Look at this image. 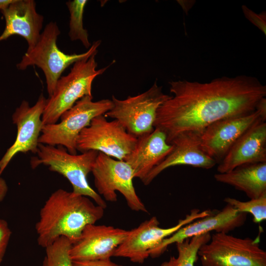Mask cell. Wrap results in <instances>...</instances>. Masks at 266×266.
I'll return each instance as SVG.
<instances>
[{"instance_id": "cell-14", "label": "cell", "mask_w": 266, "mask_h": 266, "mask_svg": "<svg viewBox=\"0 0 266 266\" xmlns=\"http://www.w3.org/2000/svg\"><path fill=\"white\" fill-rule=\"evenodd\" d=\"M247 214L238 212L233 206L227 204L221 210L217 212H212L208 216L192 222L163 239L158 246L150 252V256L158 257L166 250L169 245L196 235L209 233L211 231L228 233L243 225L246 220Z\"/></svg>"}, {"instance_id": "cell-10", "label": "cell", "mask_w": 266, "mask_h": 266, "mask_svg": "<svg viewBox=\"0 0 266 266\" xmlns=\"http://www.w3.org/2000/svg\"><path fill=\"white\" fill-rule=\"evenodd\" d=\"M137 138L129 133L117 120L108 121L104 115L94 118L80 133L77 150H94L124 161L134 148Z\"/></svg>"}, {"instance_id": "cell-23", "label": "cell", "mask_w": 266, "mask_h": 266, "mask_svg": "<svg viewBox=\"0 0 266 266\" xmlns=\"http://www.w3.org/2000/svg\"><path fill=\"white\" fill-rule=\"evenodd\" d=\"M72 243L65 237H60L45 249L42 266H73L70 256Z\"/></svg>"}, {"instance_id": "cell-13", "label": "cell", "mask_w": 266, "mask_h": 266, "mask_svg": "<svg viewBox=\"0 0 266 266\" xmlns=\"http://www.w3.org/2000/svg\"><path fill=\"white\" fill-rule=\"evenodd\" d=\"M46 101L47 99L41 93L33 106L24 100L16 108L12 119L17 127V135L12 145L0 159V176L16 154L28 152L36 154L43 127L42 116Z\"/></svg>"}, {"instance_id": "cell-17", "label": "cell", "mask_w": 266, "mask_h": 266, "mask_svg": "<svg viewBox=\"0 0 266 266\" xmlns=\"http://www.w3.org/2000/svg\"><path fill=\"white\" fill-rule=\"evenodd\" d=\"M200 135L194 133H183L171 141V152L148 174L143 183L149 185L153 179L166 169L176 166L187 165L210 169L217 164L201 149Z\"/></svg>"}, {"instance_id": "cell-15", "label": "cell", "mask_w": 266, "mask_h": 266, "mask_svg": "<svg viewBox=\"0 0 266 266\" xmlns=\"http://www.w3.org/2000/svg\"><path fill=\"white\" fill-rule=\"evenodd\" d=\"M129 232L111 226L88 225L72 244L70 258L72 261L110 259Z\"/></svg>"}, {"instance_id": "cell-29", "label": "cell", "mask_w": 266, "mask_h": 266, "mask_svg": "<svg viewBox=\"0 0 266 266\" xmlns=\"http://www.w3.org/2000/svg\"><path fill=\"white\" fill-rule=\"evenodd\" d=\"M13 0H0V10L6 7L12 2Z\"/></svg>"}, {"instance_id": "cell-27", "label": "cell", "mask_w": 266, "mask_h": 266, "mask_svg": "<svg viewBox=\"0 0 266 266\" xmlns=\"http://www.w3.org/2000/svg\"><path fill=\"white\" fill-rule=\"evenodd\" d=\"M73 266H123L112 262L110 259L73 261Z\"/></svg>"}, {"instance_id": "cell-2", "label": "cell", "mask_w": 266, "mask_h": 266, "mask_svg": "<svg viewBox=\"0 0 266 266\" xmlns=\"http://www.w3.org/2000/svg\"><path fill=\"white\" fill-rule=\"evenodd\" d=\"M104 209L88 197L63 189L55 191L40 209L35 224L38 245L45 248L62 236L74 244L86 226L102 217Z\"/></svg>"}, {"instance_id": "cell-8", "label": "cell", "mask_w": 266, "mask_h": 266, "mask_svg": "<svg viewBox=\"0 0 266 266\" xmlns=\"http://www.w3.org/2000/svg\"><path fill=\"white\" fill-rule=\"evenodd\" d=\"M170 97L163 93L155 81L148 90L136 96L125 100L112 96V107L104 115L118 121L129 133L137 137L154 130L157 110Z\"/></svg>"}, {"instance_id": "cell-5", "label": "cell", "mask_w": 266, "mask_h": 266, "mask_svg": "<svg viewBox=\"0 0 266 266\" xmlns=\"http://www.w3.org/2000/svg\"><path fill=\"white\" fill-rule=\"evenodd\" d=\"M97 54L75 62L70 72L58 79L53 94L47 99L42 116L43 126L57 123L77 101L86 96H92L94 80L109 67L97 69Z\"/></svg>"}, {"instance_id": "cell-6", "label": "cell", "mask_w": 266, "mask_h": 266, "mask_svg": "<svg viewBox=\"0 0 266 266\" xmlns=\"http://www.w3.org/2000/svg\"><path fill=\"white\" fill-rule=\"evenodd\" d=\"M112 106L108 99L95 101L93 96L83 97L62 115L59 122L43 126L39 143L61 146L69 153L76 154V141L81 132L94 118L104 115Z\"/></svg>"}, {"instance_id": "cell-30", "label": "cell", "mask_w": 266, "mask_h": 266, "mask_svg": "<svg viewBox=\"0 0 266 266\" xmlns=\"http://www.w3.org/2000/svg\"><path fill=\"white\" fill-rule=\"evenodd\" d=\"M2 261V260L0 259V265Z\"/></svg>"}, {"instance_id": "cell-21", "label": "cell", "mask_w": 266, "mask_h": 266, "mask_svg": "<svg viewBox=\"0 0 266 266\" xmlns=\"http://www.w3.org/2000/svg\"><path fill=\"white\" fill-rule=\"evenodd\" d=\"M210 233L193 236L175 243L178 255L171 256L169 259L163 262L160 266H195L198 259L200 248L210 239Z\"/></svg>"}, {"instance_id": "cell-1", "label": "cell", "mask_w": 266, "mask_h": 266, "mask_svg": "<svg viewBox=\"0 0 266 266\" xmlns=\"http://www.w3.org/2000/svg\"><path fill=\"white\" fill-rule=\"evenodd\" d=\"M173 94L158 109L154 128L171 143L183 133L202 134L220 120L254 111L266 96V86L256 77H222L209 82L186 80L169 82Z\"/></svg>"}, {"instance_id": "cell-3", "label": "cell", "mask_w": 266, "mask_h": 266, "mask_svg": "<svg viewBox=\"0 0 266 266\" xmlns=\"http://www.w3.org/2000/svg\"><path fill=\"white\" fill-rule=\"evenodd\" d=\"M99 152L94 150L72 154L61 146H52L39 143L37 156L31 159L33 169L40 165L47 166L52 171L63 175L71 184L72 192L88 197L96 204L104 209L106 203L101 197L89 185L88 174L92 171Z\"/></svg>"}, {"instance_id": "cell-12", "label": "cell", "mask_w": 266, "mask_h": 266, "mask_svg": "<svg viewBox=\"0 0 266 266\" xmlns=\"http://www.w3.org/2000/svg\"><path fill=\"white\" fill-rule=\"evenodd\" d=\"M266 120V107L259 105L251 113L218 120L208 126L201 134V148L219 164L245 132L257 123Z\"/></svg>"}, {"instance_id": "cell-4", "label": "cell", "mask_w": 266, "mask_h": 266, "mask_svg": "<svg viewBox=\"0 0 266 266\" xmlns=\"http://www.w3.org/2000/svg\"><path fill=\"white\" fill-rule=\"evenodd\" d=\"M60 33L56 22L48 23L35 46L27 51L16 65L19 70H25L32 66L39 67L45 75L49 97L53 94L56 83L64 70L75 62L97 53L101 43L100 40L94 42L84 53L67 54L58 47L57 40Z\"/></svg>"}, {"instance_id": "cell-26", "label": "cell", "mask_w": 266, "mask_h": 266, "mask_svg": "<svg viewBox=\"0 0 266 266\" xmlns=\"http://www.w3.org/2000/svg\"><path fill=\"white\" fill-rule=\"evenodd\" d=\"M11 231L7 222L0 219V259L5 253L10 237Z\"/></svg>"}, {"instance_id": "cell-22", "label": "cell", "mask_w": 266, "mask_h": 266, "mask_svg": "<svg viewBox=\"0 0 266 266\" xmlns=\"http://www.w3.org/2000/svg\"><path fill=\"white\" fill-rule=\"evenodd\" d=\"M87 0H68L66 4L69 12L68 36L71 41L79 40L86 48L91 44L87 31L83 26V14Z\"/></svg>"}, {"instance_id": "cell-9", "label": "cell", "mask_w": 266, "mask_h": 266, "mask_svg": "<svg viewBox=\"0 0 266 266\" xmlns=\"http://www.w3.org/2000/svg\"><path fill=\"white\" fill-rule=\"evenodd\" d=\"M91 172L98 193L106 201H116V192L118 191L124 196L132 210L148 212L135 192L133 171L125 161L115 160L99 152Z\"/></svg>"}, {"instance_id": "cell-7", "label": "cell", "mask_w": 266, "mask_h": 266, "mask_svg": "<svg viewBox=\"0 0 266 266\" xmlns=\"http://www.w3.org/2000/svg\"><path fill=\"white\" fill-rule=\"evenodd\" d=\"M259 241V236L242 238L215 233L198 251L201 266H266V252Z\"/></svg>"}, {"instance_id": "cell-24", "label": "cell", "mask_w": 266, "mask_h": 266, "mask_svg": "<svg viewBox=\"0 0 266 266\" xmlns=\"http://www.w3.org/2000/svg\"><path fill=\"white\" fill-rule=\"evenodd\" d=\"M224 201L239 212L251 214L253 221L255 223H261L266 219V193L246 201L229 197L225 198Z\"/></svg>"}, {"instance_id": "cell-18", "label": "cell", "mask_w": 266, "mask_h": 266, "mask_svg": "<svg viewBox=\"0 0 266 266\" xmlns=\"http://www.w3.org/2000/svg\"><path fill=\"white\" fill-rule=\"evenodd\" d=\"M266 162V123L260 121L249 128L234 143L218 164V173L229 172L246 164Z\"/></svg>"}, {"instance_id": "cell-28", "label": "cell", "mask_w": 266, "mask_h": 266, "mask_svg": "<svg viewBox=\"0 0 266 266\" xmlns=\"http://www.w3.org/2000/svg\"><path fill=\"white\" fill-rule=\"evenodd\" d=\"M7 191V184L5 180L0 176V202L5 198Z\"/></svg>"}, {"instance_id": "cell-19", "label": "cell", "mask_w": 266, "mask_h": 266, "mask_svg": "<svg viewBox=\"0 0 266 266\" xmlns=\"http://www.w3.org/2000/svg\"><path fill=\"white\" fill-rule=\"evenodd\" d=\"M136 138L134 148L124 161L133 169L134 177L143 182L151 170L171 152L173 146L167 142L166 134L156 128Z\"/></svg>"}, {"instance_id": "cell-25", "label": "cell", "mask_w": 266, "mask_h": 266, "mask_svg": "<svg viewBox=\"0 0 266 266\" xmlns=\"http://www.w3.org/2000/svg\"><path fill=\"white\" fill-rule=\"evenodd\" d=\"M242 10L245 18L266 35V12L257 13L246 5L242 6Z\"/></svg>"}, {"instance_id": "cell-16", "label": "cell", "mask_w": 266, "mask_h": 266, "mask_svg": "<svg viewBox=\"0 0 266 266\" xmlns=\"http://www.w3.org/2000/svg\"><path fill=\"white\" fill-rule=\"evenodd\" d=\"M5 20V28L0 41L13 35L23 37L27 42V51L33 49L41 34L44 17L36 10L33 0H13L0 10Z\"/></svg>"}, {"instance_id": "cell-20", "label": "cell", "mask_w": 266, "mask_h": 266, "mask_svg": "<svg viewBox=\"0 0 266 266\" xmlns=\"http://www.w3.org/2000/svg\"><path fill=\"white\" fill-rule=\"evenodd\" d=\"M214 177L217 181L244 192L250 199L266 193V162L244 164Z\"/></svg>"}, {"instance_id": "cell-11", "label": "cell", "mask_w": 266, "mask_h": 266, "mask_svg": "<svg viewBox=\"0 0 266 266\" xmlns=\"http://www.w3.org/2000/svg\"><path fill=\"white\" fill-rule=\"evenodd\" d=\"M211 213L210 210L200 211L194 208L184 219L179 220L177 224L167 228L160 227L157 217H152L129 231L126 238L115 251L113 256L128 258L133 263L142 264L150 256V252L163 239L184 226Z\"/></svg>"}]
</instances>
